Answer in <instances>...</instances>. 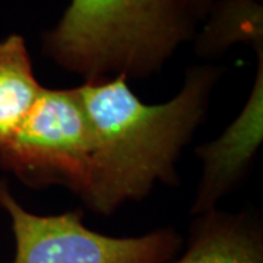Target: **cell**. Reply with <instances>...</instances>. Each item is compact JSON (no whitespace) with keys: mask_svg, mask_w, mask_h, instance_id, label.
Masks as SVG:
<instances>
[{"mask_svg":"<svg viewBox=\"0 0 263 263\" xmlns=\"http://www.w3.org/2000/svg\"><path fill=\"white\" fill-rule=\"evenodd\" d=\"M176 2L193 22L196 19H203L208 13H211L212 0H176Z\"/></svg>","mask_w":263,"mask_h":263,"instance_id":"9","label":"cell"},{"mask_svg":"<svg viewBox=\"0 0 263 263\" xmlns=\"http://www.w3.org/2000/svg\"><path fill=\"white\" fill-rule=\"evenodd\" d=\"M94 158V132L78 86L46 88L3 145L0 168L34 189L62 186L84 196Z\"/></svg>","mask_w":263,"mask_h":263,"instance_id":"3","label":"cell"},{"mask_svg":"<svg viewBox=\"0 0 263 263\" xmlns=\"http://www.w3.org/2000/svg\"><path fill=\"white\" fill-rule=\"evenodd\" d=\"M46 86L38 82L24 37L0 41V145L18 130Z\"/></svg>","mask_w":263,"mask_h":263,"instance_id":"7","label":"cell"},{"mask_svg":"<svg viewBox=\"0 0 263 263\" xmlns=\"http://www.w3.org/2000/svg\"><path fill=\"white\" fill-rule=\"evenodd\" d=\"M235 43L263 48V12L257 0H222L197 38L196 51L214 54Z\"/></svg>","mask_w":263,"mask_h":263,"instance_id":"8","label":"cell"},{"mask_svg":"<svg viewBox=\"0 0 263 263\" xmlns=\"http://www.w3.org/2000/svg\"><path fill=\"white\" fill-rule=\"evenodd\" d=\"M168 263H263L262 233L246 215L214 209L199 215L187 249Z\"/></svg>","mask_w":263,"mask_h":263,"instance_id":"6","label":"cell"},{"mask_svg":"<svg viewBox=\"0 0 263 263\" xmlns=\"http://www.w3.org/2000/svg\"><path fill=\"white\" fill-rule=\"evenodd\" d=\"M193 32L176 0H72L43 50L85 81L146 78Z\"/></svg>","mask_w":263,"mask_h":263,"instance_id":"2","label":"cell"},{"mask_svg":"<svg viewBox=\"0 0 263 263\" xmlns=\"http://www.w3.org/2000/svg\"><path fill=\"white\" fill-rule=\"evenodd\" d=\"M216 78L214 67L190 69L179 92L161 104L141 101L124 76L78 86L94 132L86 206L108 215L177 179V161L206 114Z\"/></svg>","mask_w":263,"mask_h":263,"instance_id":"1","label":"cell"},{"mask_svg":"<svg viewBox=\"0 0 263 263\" xmlns=\"http://www.w3.org/2000/svg\"><path fill=\"white\" fill-rule=\"evenodd\" d=\"M0 208L9 216L15 238L12 263H168L181 247V237L171 228L113 237L89 230L81 211L32 214L19 203L3 180Z\"/></svg>","mask_w":263,"mask_h":263,"instance_id":"4","label":"cell"},{"mask_svg":"<svg viewBox=\"0 0 263 263\" xmlns=\"http://www.w3.org/2000/svg\"><path fill=\"white\" fill-rule=\"evenodd\" d=\"M256 53L259 65L245 107L216 139L197 148L203 170L192 208L195 215H205L216 209L218 202L245 177L246 170L262 145L263 48Z\"/></svg>","mask_w":263,"mask_h":263,"instance_id":"5","label":"cell"}]
</instances>
